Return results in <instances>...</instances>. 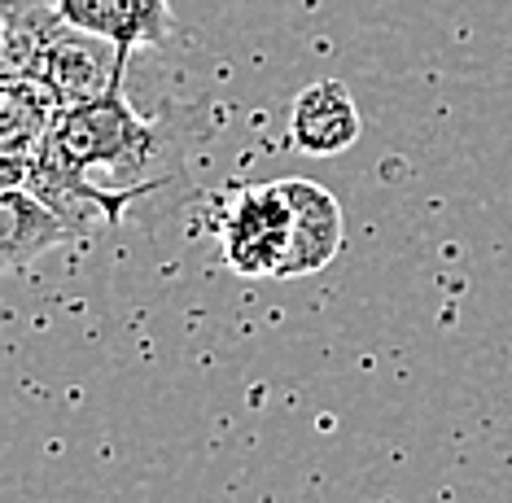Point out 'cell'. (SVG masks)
Returning <instances> with one entry per match:
<instances>
[{"label":"cell","instance_id":"6da1fadb","mask_svg":"<svg viewBox=\"0 0 512 503\" xmlns=\"http://www.w3.org/2000/svg\"><path fill=\"white\" fill-rule=\"evenodd\" d=\"M211 127V105L167 101L145 119L127 92H110L88 105H66L57 114L49 149H57L92 184L127 197L136 210L145 202H171L184 180V158L193 140Z\"/></svg>","mask_w":512,"mask_h":503},{"label":"cell","instance_id":"7a4b0ae2","mask_svg":"<svg viewBox=\"0 0 512 503\" xmlns=\"http://www.w3.org/2000/svg\"><path fill=\"white\" fill-rule=\"evenodd\" d=\"M219 245H224V263L237 276L281 280L294 250V206L285 197V184H254L232 197L219 219Z\"/></svg>","mask_w":512,"mask_h":503},{"label":"cell","instance_id":"3957f363","mask_svg":"<svg viewBox=\"0 0 512 503\" xmlns=\"http://www.w3.org/2000/svg\"><path fill=\"white\" fill-rule=\"evenodd\" d=\"M127 62H132V49L62 22V31L53 35L49 53H44L40 79L57 92L66 110V105H88L119 92L127 79Z\"/></svg>","mask_w":512,"mask_h":503},{"label":"cell","instance_id":"277c9868","mask_svg":"<svg viewBox=\"0 0 512 503\" xmlns=\"http://www.w3.org/2000/svg\"><path fill=\"white\" fill-rule=\"evenodd\" d=\"M62 101L44 79H5L0 88V149H5V189H22L31 162L49 145Z\"/></svg>","mask_w":512,"mask_h":503},{"label":"cell","instance_id":"5b68a950","mask_svg":"<svg viewBox=\"0 0 512 503\" xmlns=\"http://www.w3.org/2000/svg\"><path fill=\"white\" fill-rule=\"evenodd\" d=\"M281 184H285L289 206H294V250H289L281 280L316 276L346 245L342 206H337V197L316 180H281Z\"/></svg>","mask_w":512,"mask_h":503},{"label":"cell","instance_id":"8992f818","mask_svg":"<svg viewBox=\"0 0 512 503\" xmlns=\"http://www.w3.org/2000/svg\"><path fill=\"white\" fill-rule=\"evenodd\" d=\"M359 110L355 97L346 84L337 79H316L294 97V110H289V140L294 149L311 158H333L342 149H351L359 140Z\"/></svg>","mask_w":512,"mask_h":503},{"label":"cell","instance_id":"52a82bcc","mask_svg":"<svg viewBox=\"0 0 512 503\" xmlns=\"http://www.w3.org/2000/svg\"><path fill=\"white\" fill-rule=\"evenodd\" d=\"M62 18L79 31L106 35L123 49H154L176 35L171 0H57Z\"/></svg>","mask_w":512,"mask_h":503},{"label":"cell","instance_id":"ba28073f","mask_svg":"<svg viewBox=\"0 0 512 503\" xmlns=\"http://www.w3.org/2000/svg\"><path fill=\"white\" fill-rule=\"evenodd\" d=\"M71 237L75 228L49 202H40L27 184L0 193V263H5V272H22Z\"/></svg>","mask_w":512,"mask_h":503},{"label":"cell","instance_id":"9c48e42d","mask_svg":"<svg viewBox=\"0 0 512 503\" xmlns=\"http://www.w3.org/2000/svg\"><path fill=\"white\" fill-rule=\"evenodd\" d=\"M0 22H5L0 27L5 31V44H0L5 79H40L44 53L66 22L57 0H0Z\"/></svg>","mask_w":512,"mask_h":503}]
</instances>
